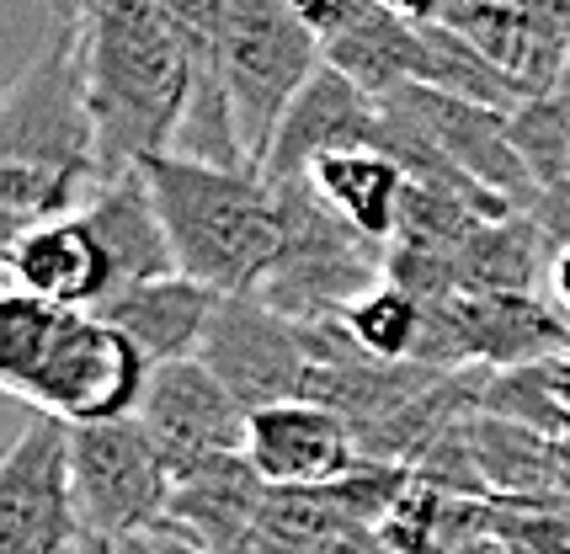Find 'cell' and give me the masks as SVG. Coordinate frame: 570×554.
I'll use <instances>...</instances> for the list:
<instances>
[{"instance_id":"cell-1","label":"cell","mask_w":570,"mask_h":554,"mask_svg":"<svg viewBox=\"0 0 570 554\" xmlns=\"http://www.w3.org/2000/svg\"><path fill=\"white\" fill-rule=\"evenodd\" d=\"M101 139L86 86L80 27L70 11H53L49 43L32 53L0 101V214L6 240L32 225L80 214L97 192Z\"/></svg>"},{"instance_id":"cell-2","label":"cell","mask_w":570,"mask_h":554,"mask_svg":"<svg viewBox=\"0 0 570 554\" xmlns=\"http://www.w3.org/2000/svg\"><path fill=\"white\" fill-rule=\"evenodd\" d=\"M53 11L80 27L101 171L124 177L171 150L198 70L171 0H53Z\"/></svg>"},{"instance_id":"cell-3","label":"cell","mask_w":570,"mask_h":554,"mask_svg":"<svg viewBox=\"0 0 570 554\" xmlns=\"http://www.w3.org/2000/svg\"><path fill=\"white\" fill-rule=\"evenodd\" d=\"M145 353L97 309H53L32 294L0 299V384L65 427L139 416L149 389Z\"/></svg>"},{"instance_id":"cell-4","label":"cell","mask_w":570,"mask_h":554,"mask_svg":"<svg viewBox=\"0 0 570 554\" xmlns=\"http://www.w3.org/2000/svg\"><path fill=\"white\" fill-rule=\"evenodd\" d=\"M155 192L176 251V273L214 288L219 299L256 294L283 261L288 219L267 171H219L176 155H155L139 166Z\"/></svg>"},{"instance_id":"cell-5","label":"cell","mask_w":570,"mask_h":554,"mask_svg":"<svg viewBox=\"0 0 570 554\" xmlns=\"http://www.w3.org/2000/svg\"><path fill=\"white\" fill-rule=\"evenodd\" d=\"M219 70L235 101V123L250 166L262 171L277 145V128L304 97V86L325 70L315 27L294 11V0H235L219 43Z\"/></svg>"},{"instance_id":"cell-6","label":"cell","mask_w":570,"mask_h":554,"mask_svg":"<svg viewBox=\"0 0 570 554\" xmlns=\"http://www.w3.org/2000/svg\"><path fill=\"white\" fill-rule=\"evenodd\" d=\"M273 187L283 198L288 246L277 273L256 288V299L298 326H321V320H342L363 294L390 283V251L363 240L342 214H331L309 181H273Z\"/></svg>"},{"instance_id":"cell-7","label":"cell","mask_w":570,"mask_h":554,"mask_svg":"<svg viewBox=\"0 0 570 554\" xmlns=\"http://www.w3.org/2000/svg\"><path fill=\"white\" fill-rule=\"evenodd\" d=\"M570 347V320L549 294H448L426 304L416 363L432 374H512Z\"/></svg>"},{"instance_id":"cell-8","label":"cell","mask_w":570,"mask_h":554,"mask_svg":"<svg viewBox=\"0 0 570 554\" xmlns=\"http://www.w3.org/2000/svg\"><path fill=\"white\" fill-rule=\"evenodd\" d=\"M75 506L86 538L155 533L176 506V479L139 416L70 427Z\"/></svg>"},{"instance_id":"cell-9","label":"cell","mask_w":570,"mask_h":554,"mask_svg":"<svg viewBox=\"0 0 570 554\" xmlns=\"http://www.w3.org/2000/svg\"><path fill=\"white\" fill-rule=\"evenodd\" d=\"M70 427L32 416L0 458V554H80Z\"/></svg>"},{"instance_id":"cell-10","label":"cell","mask_w":570,"mask_h":554,"mask_svg":"<svg viewBox=\"0 0 570 554\" xmlns=\"http://www.w3.org/2000/svg\"><path fill=\"white\" fill-rule=\"evenodd\" d=\"M198 363L246 410L304 400L309 395V326L277 315L256 294H235V299H219Z\"/></svg>"},{"instance_id":"cell-11","label":"cell","mask_w":570,"mask_h":554,"mask_svg":"<svg viewBox=\"0 0 570 554\" xmlns=\"http://www.w3.org/2000/svg\"><path fill=\"white\" fill-rule=\"evenodd\" d=\"M139 422L155 437V448L166 454L176 485H187L193 475L214 469V464L246 458L250 410L203 368L198 357L166 363V368L149 374V389L139 400Z\"/></svg>"},{"instance_id":"cell-12","label":"cell","mask_w":570,"mask_h":554,"mask_svg":"<svg viewBox=\"0 0 570 554\" xmlns=\"http://www.w3.org/2000/svg\"><path fill=\"white\" fill-rule=\"evenodd\" d=\"M246 464L267 491L315 496V491L342 485L363 464V448L342 410L321 400H283L267 410H250Z\"/></svg>"},{"instance_id":"cell-13","label":"cell","mask_w":570,"mask_h":554,"mask_svg":"<svg viewBox=\"0 0 570 554\" xmlns=\"http://www.w3.org/2000/svg\"><path fill=\"white\" fill-rule=\"evenodd\" d=\"M336 150H384V101L325 65L321 76L304 86L294 112L283 118L277 145L262 171H267V181H304L315 160Z\"/></svg>"},{"instance_id":"cell-14","label":"cell","mask_w":570,"mask_h":554,"mask_svg":"<svg viewBox=\"0 0 570 554\" xmlns=\"http://www.w3.org/2000/svg\"><path fill=\"white\" fill-rule=\"evenodd\" d=\"M6 277H11V294H32L53 309H97L118 288L112 261H107L86 214H65V219L11 235L6 240Z\"/></svg>"},{"instance_id":"cell-15","label":"cell","mask_w":570,"mask_h":554,"mask_svg":"<svg viewBox=\"0 0 570 554\" xmlns=\"http://www.w3.org/2000/svg\"><path fill=\"white\" fill-rule=\"evenodd\" d=\"M97 315L107 326H118L145 353L149 368H166V363H187L203 353L208 326L219 315V294L203 288L193 277H155L139 288H118L97 304Z\"/></svg>"},{"instance_id":"cell-16","label":"cell","mask_w":570,"mask_h":554,"mask_svg":"<svg viewBox=\"0 0 570 554\" xmlns=\"http://www.w3.org/2000/svg\"><path fill=\"white\" fill-rule=\"evenodd\" d=\"M80 214L97 229L118 288H139V283H155V277L176 273L171 235H166V219H160V208H155V192H149L145 171L107 177L97 192L86 198ZM118 288H112V294H118Z\"/></svg>"},{"instance_id":"cell-17","label":"cell","mask_w":570,"mask_h":554,"mask_svg":"<svg viewBox=\"0 0 570 554\" xmlns=\"http://www.w3.org/2000/svg\"><path fill=\"white\" fill-rule=\"evenodd\" d=\"M309 187L321 192L331 214H342L363 240L373 246H395L400 235V208H405V166L390 150H336L309 166Z\"/></svg>"},{"instance_id":"cell-18","label":"cell","mask_w":570,"mask_h":554,"mask_svg":"<svg viewBox=\"0 0 570 554\" xmlns=\"http://www.w3.org/2000/svg\"><path fill=\"white\" fill-rule=\"evenodd\" d=\"M342 330L373 363H416V347H422L426 330V304L416 294H405L400 283H379L373 294H363L342 315Z\"/></svg>"},{"instance_id":"cell-19","label":"cell","mask_w":570,"mask_h":554,"mask_svg":"<svg viewBox=\"0 0 570 554\" xmlns=\"http://www.w3.org/2000/svg\"><path fill=\"white\" fill-rule=\"evenodd\" d=\"M229 6H235V0H171L176 22H181V32H187V43H193L198 59H219Z\"/></svg>"},{"instance_id":"cell-20","label":"cell","mask_w":570,"mask_h":554,"mask_svg":"<svg viewBox=\"0 0 570 554\" xmlns=\"http://www.w3.org/2000/svg\"><path fill=\"white\" fill-rule=\"evenodd\" d=\"M384 11H395V17H405V22H438L448 11V0H379Z\"/></svg>"},{"instance_id":"cell-21","label":"cell","mask_w":570,"mask_h":554,"mask_svg":"<svg viewBox=\"0 0 570 554\" xmlns=\"http://www.w3.org/2000/svg\"><path fill=\"white\" fill-rule=\"evenodd\" d=\"M549 299L560 304V315L570 320V246L554 256V267H549Z\"/></svg>"},{"instance_id":"cell-22","label":"cell","mask_w":570,"mask_h":554,"mask_svg":"<svg viewBox=\"0 0 570 554\" xmlns=\"http://www.w3.org/2000/svg\"><path fill=\"white\" fill-rule=\"evenodd\" d=\"M379 554H395V550H379Z\"/></svg>"},{"instance_id":"cell-23","label":"cell","mask_w":570,"mask_h":554,"mask_svg":"<svg viewBox=\"0 0 570 554\" xmlns=\"http://www.w3.org/2000/svg\"><path fill=\"white\" fill-rule=\"evenodd\" d=\"M80 554H86V550H80Z\"/></svg>"}]
</instances>
